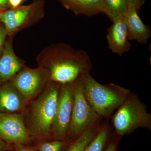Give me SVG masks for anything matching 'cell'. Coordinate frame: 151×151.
I'll return each instance as SVG.
<instances>
[{
	"instance_id": "cell-1",
	"label": "cell",
	"mask_w": 151,
	"mask_h": 151,
	"mask_svg": "<svg viewBox=\"0 0 151 151\" xmlns=\"http://www.w3.org/2000/svg\"><path fill=\"white\" fill-rule=\"evenodd\" d=\"M37 66L48 70L51 81L61 84L73 83L89 73V55L64 43L52 44L43 49L36 57Z\"/></svg>"
},
{
	"instance_id": "cell-2",
	"label": "cell",
	"mask_w": 151,
	"mask_h": 151,
	"mask_svg": "<svg viewBox=\"0 0 151 151\" xmlns=\"http://www.w3.org/2000/svg\"><path fill=\"white\" fill-rule=\"evenodd\" d=\"M61 84L50 81L40 94L29 102L23 115L34 141L50 140Z\"/></svg>"
},
{
	"instance_id": "cell-3",
	"label": "cell",
	"mask_w": 151,
	"mask_h": 151,
	"mask_svg": "<svg viewBox=\"0 0 151 151\" xmlns=\"http://www.w3.org/2000/svg\"><path fill=\"white\" fill-rule=\"evenodd\" d=\"M82 80L85 98L99 116H109L127 99V89L114 84L102 85L89 73L82 76Z\"/></svg>"
},
{
	"instance_id": "cell-4",
	"label": "cell",
	"mask_w": 151,
	"mask_h": 151,
	"mask_svg": "<svg viewBox=\"0 0 151 151\" xmlns=\"http://www.w3.org/2000/svg\"><path fill=\"white\" fill-rule=\"evenodd\" d=\"M45 0H32L29 4L1 12L0 22L8 36H15L19 32L39 22L45 14Z\"/></svg>"
},
{
	"instance_id": "cell-5",
	"label": "cell",
	"mask_w": 151,
	"mask_h": 151,
	"mask_svg": "<svg viewBox=\"0 0 151 151\" xmlns=\"http://www.w3.org/2000/svg\"><path fill=\"white\" fill-rule=\"evenodd\" d=\"M73 84V110L67 137L75 140L89 130L100 116L94 111L85 98L82 76Z\"/></svg>"
},
{
	"instance_id": "cell-6",
	"label": "cell",
	"mask_w": 151,
	"mask_h": 151,
	"mask_svg": "<svg viewBox=\"0 0 151 151\" xmlns=\"http://www.w3.org/2000/svg\"><path fill=\"white\" fill-rule=\"evenodd\" d=\"M113 124L118 134L124 135L140 127L151 128V115L139 100L129 98L119 106L113 117Z\"/></svg>"
},
{
	"instance_id": "cell-7",
	"label": "cell",
	"mask_w": 151,
	"mask_h": 151,
	"mask_svg": "<svg viewBox=\"0 0 151 151\" xmlns=\"http://www.w3.org/2000/svg\"><path fill=\"white\" fill-rule=\"evenodd\" d=\"M51 81L48 70L42 66L31 68L25 66L10 80L29 101L34 99Z\"/></svg>"
},
{
	"instance_id": "cell-8",
	"label": "cell",
	"mask_w": 151,
	"mask_h": 151,
	"mask_svg": "<svg viewBox=\"0 0 151 151\" xmlns=\"http://www.w3.org/2000/svg\"><path fill=\"white\" fill-rule=\"evenodd\" d=\"M73 103V83L60 85L56 113L52 127V139L64 140L72 116Z\"/></svg>"
},
{
	"instance_id": "cell-9",
	"label": "cell",
	"mask_w": 151,
	"mask_h": 151,
	"mask_svg": "<svg viewBox=\"0 0 151 151\" xmlns=\"http://www.w3.org/2000/svg\"><path fill=\"white\" fill-rule=\"evenodd\" d=\"M0 138L12 145H30L34 141L21 113H0Z\"/></svg>"
},
{
	"instance_id": "cell-10",
	"label": "cell",
	"mask_w": 151,
	"mask_h": 151,
	"mask_svg": "<svg viewBox=\"0 0 151 151\" xmlns=\"http://www.w3.org/2000/svg\"><path fill=\"white\" fill-rule=\"evenodd\" d=\"M14 37H7L0 56V84L10 81L26 65L24 60L19 58L14 50Z\"/></svg>"
},
{
	"instance_id": "cell-11",
	"label": "cell",
	"mask_w": 151,
	"mask_h": 151,
	"mask_svg": "<svg viewBox=\"0 0 151 151\" xmlns=\"http://www.w3.org/2000/svg\"><path fill=\"white\" fill-rule=\"evenodd\" d=\"M29 103L10 81L0 84V113L23 114Z\"/></svg>"
},
{
	"instance_id": "cell-12",
	"label": "cell",
	"mask_w": 151,
	"mask_h": 151,
	"mask_svg": "<svg viewBox=\"0 0 151 151\" xmlns=\"http://www.w3.org/2000/svg\"><path fill=\"white\" fill-rule=\"evenodd\" d=\"M108 30L107 40L109 49L122 55L131 47L128 30L123 18L115 20Z\"/></svg>"
},
{
	"instance_id": "cell-13",
	"label": "cell",
	"mask_w": 151,
	"mask_h": 151,
	"mask_svg": "<svg viewBox=\"0 0 151 151\" xmlns=\"http://www.w3.org/2000/svg\"><path fill=\"white\" fill-rule=\"evenodd\" d=\"M123 19L128 30L129 40H136L142 44L147 42L150 37V29L144 24L136 9L128 8Z\"/></svg>"
},
{
	"instance_id": "cell-14",
	"label": "cell",
	"mask_w": 151,
	"mask_h": 151,
	"mask_svg": "<svg viewBox=\"0 0 151 151\" xmlns=\"http://www.w3.org/2000/svg\"><path fill=\"white\" fill-rule=\"evenodd\" d=\"M66 9L75 14L89 17L105 13L103 0H70Z\"/></svg>"
},
{
	"instance_id": "cell-15",
	"label": "cell",
	"mask_w": 151,
	"mask_h": 151,
	"mask_svg": "<svg viewBox=\"0 0 151 151\" xmlns=\"http://www.w3.org/2000/svg\"><path fill=\"white\" fill-rule=\"evenodd\" d=\"M105 13L112 22L123 18L128 9L127 0H103Z\"/></svg>"
},
{
	"instance_id": "cell-16",
	"label": "cell",
	"mask_w": 151,
	"mask_h": 151,
	"mask_svg": "<svg viewBox=\"0 0 151 151\" xmlns=\"http://www.w3.org/2000/svg\"><path fill=\"white\" fill-rule=\"evenodd\" d=\"M96 136L95 130L89 129L76 139L69 146L67 151H84L88 145Z\"/></svg>"
},
{
	"instance_id": "cell-17",
	"label": "cell",
	"mask_w": 151,
	"mask_h": 151,
	"mask_svg": "<svg viewBox=\"0 0 151 151\" xmlns=\"http://www.w3.org/2000/svg\"><path fill=\"white\" fill-rule=\"evenodd\" d=\"M37 141L33 146L36 151H61L66 145L65 141L60 140Z\"/></svg>"
},
{
	"instance_id": "cell-18",
	"label": "cell",
	"mask_w": 151,
	"mask_h": 151,
	"mask_svg": "<svg viewBox=\"0 0 151 151\" xmlns=\"http://www.w3.org/2000/svg\"><path fill=\"white\" fill-rule=\"evenodd\" d=\"M108 137L106 129L101 130L86 147L84 151H103Z\"/></svg>"
},
{
	"instance_id": "cell-19",
	"label": "cell",
	"mask_w": 151,
	"mask_h": 151,
	"mask_svg": "<svg viewBox=\"0 0 151 151\" xmlns=\"http://www.w3.org/2000/svg\"><path fill=\"white\" fill-rule=\"evenodd\" d=\"M8 36L4 25L0 22V56L3 51Z\"/></svg>"
},
{
	"instance_id": "cell-20",
	"label": "cell",
	"mask_w": 151,
	"mask_h": 151,
	"mask_svg": "<svg viewBox=\"0 0 151 151\" xmlns=\"http://www.w3.org/2000/svg\"><path fill=\"white\" fill-rule=\"evenodd\" d=\"M128 8L133 7L138 12L145 3V0H127Z\"/></svg>"
},
{
	"instance_id": "cell-21",
	"label": "cell",
	"mask_w": 151,
	"mask_h": 151,
	"mask_svg": "<svg viewBox=\"0 0 151 151\" xmlns=\"http://www.w3.org/2000/svg\"><path fill=\"white\" fill-rule=\"evenodd\" d=\"M13 146L14 151H36L33 147L30 145L15 144Z\"/></svg>"
},
{
	"instance_id": "cell-22",
	"label": "cell",
	"mask_w": 151,
	"mask_h": 151,
	"mask_svg": "<svg viewBox=\"0 0 151 151\" xmlns=\"http://www.w3.org/2000/svg\"><path fill=\"white\" fill-rule=\"evenodd\" d=\"M12 145L9 144L0 138V151H9L13 150Z\"/></svg>"
},
{
	"instance_id": "cell-23",
	"label": "cell",
	"mask_w": 151,
	"mask_h": 151,
	"mask_svg": "<svg viewBox=\"0 0 151 151\" xmlns=\"http://www.w3.org/2000/svg\"><path fill=\"white\" fill-rule=\"evenodd\" d=\"M10 8L9 0H0V12H3Z\"/></svg>"
},
{
	"instance_id": "cell-24",
	"label": "cell",
	"mask_w": 151,
	"mask_h": 151,
	"mask_svg": "<svg viewBox=\"0 0 151 151\" xmlns=\"http://www.w3.org/2000/svg\"><path fill=\"white\" fill-rule=\"evenodd\" d=\"M23 0H9V4L11 8H15L20 6Z\"/></svg>"
},
{
	"instance_id": "cell-25",
	"label": "cell",
	"mask_w": 151,
	"mask_h": 151,
	"mask_svg": "<svg viewBox=\"0 0 151 151\" xmlns=\"http://www.w3.org/2000/svg\"><path fill=\"white\" fill-rule=\"evenodd\" d=\"M105 151H116V145L114 142H111L106 148Z\"/></svg>"
},
{
	"instance_id": "cell-26",
	"label": "cell",
	"mask_w": 151,
	"mask_h": 151,
	"mask_svg": "<svg viewBox=\"0 0 151 151\" xmlns=\"http://www.w3.org/2000/svg\"><path fill=\"white\" fill-rule=\"evenodd\" d=\"M64 7L67 9L68 5L70 0H58Z\"/></svg>"
},
{
	"instance_id": "cell-27",
	"label": "cell",
	"mask_w": 151,
	"mask_h": 151,
	"mask_svg": "<svg viewBox=\"0 0 151 151\" xmlns=\"http://www.w3.org/2000/svg\"><path fill=\"white\" fill-rule=\"evenodd\" d=\"M14 151V150H12V151Z\"/></svg>"
},
{
	"instance_id": "cell-28",
	"label": "cell",
	"mask_w": 151,
	"mask_h": 151,
	"mask_svg": "<svg viewBox=\"0 0 151 151\" xmlns=\"http://www.w3.org/2000/svg\"><path fill=\"white\" fill-rule=\"evenodd\" d=\"M1 12H0V14H1Z\"/></svg>"
}]
</instances>
